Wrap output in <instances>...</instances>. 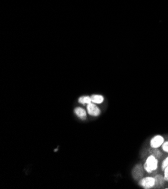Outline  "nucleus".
<instances>
[{"label": "nucleus", "mask_w": 168, "mask_h": 189, "mask_svg": "<svg viewBox=\"0 0 168 189\" xmlns=\"http://www.w3.org/2000/svg\"><path fill=\"white\" fill-rule=\"evenodd\" d=\"M164 179H165V180L168 182V167H166L165 169H164Z\"/></svg>", "instance_id": "ddd939ff"}, {"label": "nucleus", "mask_w": 168, "mask_h": 189, "mask_svg": "<svg viewBox=\"0 0 168 189\" xmlns=\"http://www.w3.org/2000/svg\"><path fill=\"white\" fill-rule=\"evenodd\" d=\"M155 186L156 187H161L165 182V179L164 176H162L161 175H158L155 177Z\"/></svg>", "instance_id": "6e6552de"}, {"label": "nucleus", "mask_w": 168, "mask_h": 189, "mask_svg": "<svg viewBox=\"0 0 168 189\" xmlns=\"http://www.w3.org/2000/svg\"><path fill=\"white\" fill-rule=\"evenodd\" d=\"M74 112L80 119L85 120L87 118V112L84 109L81 108V107H77V108L75 109Z\"/></svg>", "instance_id": "423d86ee"}, {"label": "nucleus", "mask_w": 168, "mask_h": 189, "mask_svg": "<svg viewBox=\"0 0 168 189\" xmlns=\"http://www.w3.org/2000/svg\"><path fill=\"white\" fill-rule=\"evenodd\" d=\"M158 159L153 155H150L146 159V163L144 164V169L148 173H151L153 171L158 168Z\"/></svg>", "instance_id": "f257e3e1"}, {"label": "nucleus", "mask_w": 168, "mask_h": 189, "mask_svg": "<svg viewBox=\"0 0 168 189\" xmlns=\"http://www.w3.org/2000/svg\"><path fill=\"white\" fill-rule=\"evenodd\" d=\"M149 152L151 153V155L155 156V157L157 158H160L161 156V151H158V150L156 149H153L152 150H150Z\"/></svg>", "instance_id": "9d476101"}, {"label": "nucleus", "mask_w": 168, "mask_h": 189, "mask_svg": "<svg viewBox=\"0 0 168 189\" xmlns=\"http://www.w3.org/2000/svg\"><path fill=\"white\" fill-rule=\"evenodd\" d=\"M139 184L143 188L148 189L151 188L155 185V178H153V177H145V178L142 179L140 181Z\"/></svg>", "instance_id": "f03ea898"}, {"label": "nucleus", "mask_w": 168, "mask_h": 189, "mask_svg": "<svg viewBox=\"0 0 168 189\" xmlns=\"http://www.w3.org/2000/svg\"><path fill=\"white\" fill-rule=\"evenodd\" d=\"M168 167V157L166 158L164 160V161L162 162L161 168H162V169H164L166 167Z\"/></svg>", "instance_id": "9b49d317"}, {"label": "nucleus", "mask_w": 168, "mask_h": 189, "mask_svg": "<svg viewBox=\"0 0 168 189\" xmlns=\"http://www.w3.org/2000/svg\"><path fill=\"white\" fill-rule=\"evenodd\" d=\"M87 111L89 115H91V116H98L100 114V110L94 102H91V103L88 104Z\"/></svg>", "instance_id": "20e7f679"}, {"label": "nucleus", "mask_w": 168, "mask_h": 189, "mask_svg": "<svg viewBox=\"0 0 168 189\" xmlns=\"http://www.w3.org/2000/svg\"><path fill=\"white\" fill-rule=\"evenodd\" d=\"M79 102L81 104H83V105H85V104H89L91 103V98L90 97H88V96H83V97H79Z\"/></svg>", "instance_id": "1a4fd4ad"}, {"label": "nucleus", "mask_w": 168, "mask_h": 189, "mask_svg": "<svg viewBox=\"0 0 168 189\" xmlns=\"http://www.w3.org/2000/svg\"><path fill=\"white\" fill-rule=\"evenodd\" d=\"M91 102H94L95 104H100L103 102L104 97L101 95H98V94H95V95H92L91 97Z\"/></svg>", "instance_id": "0eeeda50"}, {"label": "nucleus", "mask_w": 168, "mask_h": 189, "mask_svg": "<svg viewBox=\"0 0 168 189\" xmlns=\"http://www.w3.org/2000/svg\"><path fill=\"white\" fill-rule=\"evenodd\" d=\"M164 143V138L163 136L158 135V136H154L152 139L150 141V146L152 149H158V147H160L161 146H162V144Z\"/></svg>", "instance_id": "7ed1b4c3"}, {"label": "nucleus", "mask_w": 168, "mask_h": 189, "mask_svg": "<svg viewBox=\"0 0 168 189\" xmlns=\"http://www.w3.org/2000/svg\"><path fill=\"white\" fill-rule=\"evenodd\" d=\"M144 167H143L140 164H138L136 165V167H134L133 169V172H132V175H133V177L135 179H139L140 178H141L142 176H143V172H144Z\"/></svg>", "instance_id": "39448f33"}, {"label": "nucleus", "mask_w": 168, "mask_h": 189, "mask_svg": "<svg viewBox=\"0 0 168 189\" xmlns=\"http://www.w3.org/2000/svg\"><path fill=\"white\" fill-rule=\"evenodd\" d=\"M162 149L164 150L165 152L168 153V142H166V143H164L162 144Z\"/></svg>", "instance_id": "f8f14e48"}]
</instances>
